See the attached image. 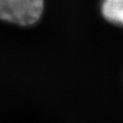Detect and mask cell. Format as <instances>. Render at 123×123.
I'll use <instances>...</instances> for the list:
<instances>
[{"instance_id":"6da1fadb","label":"cell","mask_w":123,"mask_h":123,"mask_svg":"<svg viewBox=\"0 0 123 123\" xmlns=\"http://www.w3.org/2000/svg\"><path fill=\"white\" fill-rule=\"evenodd\" d=\"M44 0H0V20L18 26H31L40 20Z\"/></svg>"},{"instance_id":"7a4b0ae2","label":"cell","mask_w":123,"mask_h":123,"mask_svg":"<svg viewBox=\"0 0 123 123\" xmlns=\"http://www.w3.org/2000/svg\"><path fill=\"white\" fill-rule=\"evenodd\" d=\"M102 13L108 22L123 27V0H104Z\"/></svg>"}]
</instances>
